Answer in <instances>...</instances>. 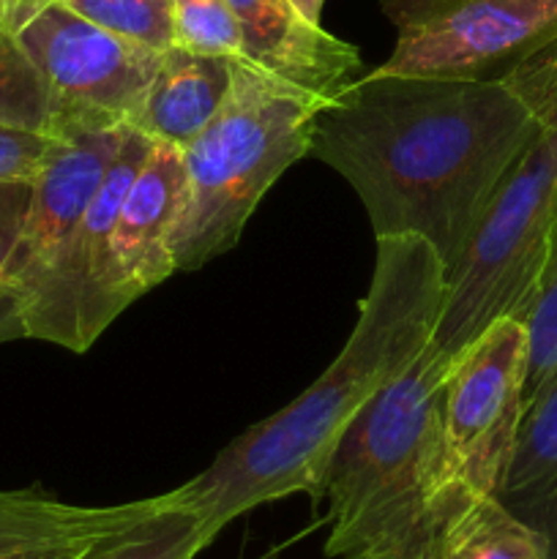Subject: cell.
Listing matches in <instances>:
<instances>
[{"label": "cell", "mask_w": 557, "mask_h": 559, "mask_svg": "<svg viewBox=\"0 0 557 559\" xmlns=\"http://www.w3.org/2000/svg\"><path fill=\"white\" fill-rule=\"evenodd\" d=\"M538 129L506 80L371 71L322 102L309 156L353 186L377 240L418 235L448 273Z\"/></svg>", "instance_id": "1"}, {"label": "cell", "mask_w": 557, "mask_h": 559, "mask_svg": "<svg viewBox=\"0 0 557 559\" xmlns=\"http://www.w3.org/2000/svg\"><path fill=\"white\" fill-rule=\"evenodd\" d=\"M446 265L418 235L377 240L375 273L347 344L293 404L235 437L202 475L178 486L208 535L265 502L325 497L333 448L355 415L404 374L435 336Z\"/></svg>", "instance_id": "2"}, {"label": "cell", "mask_w": 557, "mask_h": 559, "mask_svg": "<svg viewBox=\"0 0 557 559\" xmlns=\"http://www.w3.org/2000/svg\"><path fill=\"white\" fill-rule=\"evenodd\" d=\"M448 366L429 342L344 429L325 469V557L435 559L442 522L473 491L442 429Z\"/></svg>", "instance_id": "3"}, {"label": "cell", "mask_w": 557, "mask_h": 559, "mask_svg": "<svg viewBox=\"0 0 557 559\" xmlns=\"http://www.w3.org/2000/svg\"><path fill=\"white\" fill-rule=\"evenodd\" d=\"M502 80L533 107L541 129L502 175L457 265L446 273L431 336V349L446 364L502 317L528 325L557 218V38Z\"/></svg>", "instance_id": "4"}, {"label": "cell", "mask_w": 557, "mask_h": 559, "mask_svg": "<svg viewBox=\"0 0 557 559\" xmlns=\"http://www.w3.org/2000/svg\"><path fill=\"white\" fill-rule=\"evenodd\" d=\"M322 98L233 60V85L211 123L183 147V194L169 233L175 271H194L238 243L265 191L309 156Z\"/></svg>", "instance_id": "5"}, {"label": "cell", "mask_w": 557, "mask_h": 559, "mask_svg": "<svg viewBox=\"0 0 557 559\" xmlns=\"http://www.w3.org/2000/svg\"><path fill=\"white\" fill-rule=\"evenodd\" d=\"M151 147L153 140L129 131L80 224L44 271L14 295L25 338L87 353L115 317L134 304L118 267L112 233L120 202Z\"/></svg>", "instance_id": "6"}, {"label": "cell", "mask_w": 557, "mask_h": 559, "mask_svg": "<svg viewBox=\"0 0 557 559\" xmlns=\"http://www.w3.org/2000/svg\"><path fill=\"white\" fill-rule=\"evenodd\" d=\"M396 47L377 74L502 80L557 38V0H386Z\"/></svg>", "instance_id": "7"}, {"label": "cell", "mask_w": 557, "mask_h": 559, "mask_svg": "<svg viewBox=\"0 0 557 559\" xmlns=\"http://www.w3.org/2000/svg\"><path fill=\"white\" fill-rule=\"evenodd\" d=\"M530 336L517 317L491 322L446 371L442 429L457 478L478 495L502 484L524 415Z\"/></svg>", "instance_id": "8"}, {"label": "cell", "mask_w": 557, "mask_h": 559, "mask_svg": "<svg viewBox=\"0 0 557 559\" xmlns=\"http://www.w3.org/2000/svg\"><path fill=\"white\" fill-rule=\"evenodd\" d=\"M16 38L49 91V131L60 123L129 126L164 55L93 25L60 0Z\"/></svg>", "instance_id": "9"}, {"label": "cell", "mask_w": 557, "mask_h": 559, "mask_svg": "<svg viewBox=\"0 0 557 559\" xmlns=\"http://www.w3.org/2000/svg\"><path fill=\"white\" fill-rule=\"evenodd\" d=\"M129 131L131 126L104 129L87 123H60L49 131L55 136L52 153L42 175L33 180L31 211L20 243L0 276L3 287L14 295L22 293L44 271L80 224Z\"/></svg>", "instance_id": "10"}, {"label": "cell", "mask_w": 557, "mask_h": 559, "mask_svg": "<svg viewBox=\"0 0 557 559\" xmlns=\"http://www.w3.org/2000/svg\"><path fill=\"white\" fill-rule=\"evenodd\" d=\"M244 31V58L322 102L336 96L360 69L353 44L309 25L289 0H227Z\"/></svg>", "instance_id": "11"}, {"label": "cell", "mask_w": 557, "mask_h": 559, "mask_svg": "<svg viewBox=\"0 0 557 559\" xmlns=\"http://www.w3.org/2000/svg\"><path fill=\"white\" fill-rule=\"evenodd\" d=\"M183 194V151L153 142L131 180L112 233V249L131 298H142L175 273L169 233Z\"/></svg>", "instance_id": "12"}, {"label": "cell", "mask_w": 557, "mask_h": 559, "mask_svg": "<svg viewBox=\"0 0 557 559\" xmlns=\"http://www.w3.org/2000/svg\"><path fill=\"white\" fill-rule=\"evenodd\" d=\"M167 495L123 506H69L38 489L0 491V559H52L118 535L164 508Z\"/></svg>", "instance_id": "13"}, {"label": "cell", "mask_w": 557, "mask_h": 559, "mask_svg": "<svg viewBox=\"0 0 557 559\" xmlns=\"http://www.w3.org/2000/svg\"><path fill=\"white\" fill-rule=\"evenodd\" d=\"M233 60L169 47L129 126L183 151L222 109L233 85Z\"/></svg>", "instance_id": "14"}, {"label": "cell", "mask_w": 557, "mask_h": 559, "mask_svg": "<svg viewBox=\"0 0 557 559\" xmlns=\"http://www.w3.org/2000/svg\"><path fill=\"white\" fill-rule=\"evenodd\" d=\"M435 559H549V544L495 495L470 491L442 522Z\"/></svg>", "instance_id": "15"}, {"label": "cell", "mask_w": 557, "mask_h": 559, "mask_svg": "<svg viewBox=\"0 0 557 559\" xmlns=\"http://www.w3.org/2000/svg\"><path fill=\"white\" fill-rule=\"evenodd\" d=\"M557 478V371L528 402L497 500L517 511Z\"/></svg>", "instance_id": "16"}, {"label": "cell", "mask_w": 557, "mask_h": 559, "mask_svg": "<svg viewBox=\"0 0 557 559\" xmlns=\"http://www.w3.org/2000/svg\"><path fill=\"white\" fill-rule=\"evenodd\" d=\"M213 544L205 524L178 489L167 491V502L153 516L112 538L102 540L85 559H194Z\"/></svg>", "instance_id": "17"}, {"label": "cell", "mask_w": 557, "mask_h": 559, "mask_svg": "<svg viewBox=\"0 0 557 559\" xmlns=\"http://www.w3.org/2000/svg\"><path fill=\"white\" fill-rule=\"evenodd\" d=\"M52 102L42 74L22 49L16 33L0 25V126H20L49 134Z\"/></svg>", "instance_id": "18"}, {"label": "cell", "mask_w": 557, "mask_h": 559, "mask_svg": "<svg viewBox=\"0 0 557 559\" xmlns=\"http://www.w3.org/2000/svg\"><path fill=\"white\" fill-rule=\"evenodd\" d=\"M74 14L156 52L175 47L169 0H60Z\"/></svg>", "instance_id": "19"}, {"label": "cell", "mask_w": 557, "mask_h": 559, "mask_svg": "<svg viewBox=\"0 0 557 559\" xmlns=\"http://www.w3.org/2000/svg\"><path fill=\"white\" fill-rule=\"evenodd\" d=\"M169 3H173L175 47L197 55L244 58V31L227 0H169Z\"/></svg>", "instance_id": "20"}, {"label": "cell", "mask_w": 557, "mask_h": 559, "mask_svg": "<svg viewBox=\"0 0 557 559\" xmlns=\"http://www.w3.org/2000/svg\"><path fill=\"white\" fill-rule=\"evenodd\" d=\"M530 358L528 385H524V407L530 399L555 377L557 371V218L552 227L549 251H546L544 271L535 289L533 309L528 317Z\"/></svg>", "instance_id": "21"}, {"label": "cell", "mask_w": 557, "mask_h": 559, "mask_svg": "<svg viewBox=\"0 0 557 559\" xmlns=\"http://www.w3.org/2000/svg\"><path fill=\"white\" fill-rule=\"evenodd\" d=\"M55 136L47 131L0 126V180H36L52 153Z\"/></svg>", "instance_id": "22"}, {"label": "cell", "mask_w": 557, "mask_h": 559, "mask_svg": "<svg viewBox=\"0 0 557 559\" xmlns=\"http://www.w3.org/2000/svg\"><path fill=\"white\" fill-rule=\"evenodd\" d=\"M31 180H0V276L20 243L27 211H31Z\"/></svg>", "instance_id": "23"}, {"label": "cell", "mask_w": 557, "mask_h": 559, "mask_svg": "<svg viewBox=\"0 0 557 559\" xmlns=\"http://www.w3.org/2000/svg\"><path fill=\"white\" fill-rule=\"evenodd\" d=\"M49 3H55V0H0V25L11 33H20Z\"/></svg>", "instance_id": "24"}, {"label": "cell", "mask_w": 557, "mask_h": 559, "mask_svg": "<svg viewBox=\"0 0 557 559\" xmlns=\"http://www.w3.org/2000/svg\"><path fill=\"white\" fill-rule=\"evenodd\" d=\"M14 338H25L20 322V306H16L14 293L0 284V344L14 342Z\"/></svg>", "instance_id": "25"}, {"label": "cell", "mask_w": 557, "mask_h": 559, "mask_svg": "<svg viewBox=\"0 0 557 559\" xmlns=\"http://www.w3.org/2000/svg\"><path fill=\"white\" fill-rule=\"evenodd\" d=\"M289 5H293V9L309 22V25H322L320 16H322V5H325V0H289Z\"/></svg>", "instance_id": "26"}, {"label": "cell", "mask_w": 557, "mask_h": 559, "mask_svg": "<svg viewBox=\"0 0 557 559\" xmlns=\"http://www.w3.org/2000/svg\"><path fill=\"white\" fill-rule=\"evenodd\" d=\"M109 538H112V535H109ZM104 540H107V538H104ZM98 544H102V540H96V544H91V546H82V549L66 551V555H58V557H52V559H85L87 555H91L93 549H96Z\"/></svg>", "instance_id": "27"}]
</instances>
